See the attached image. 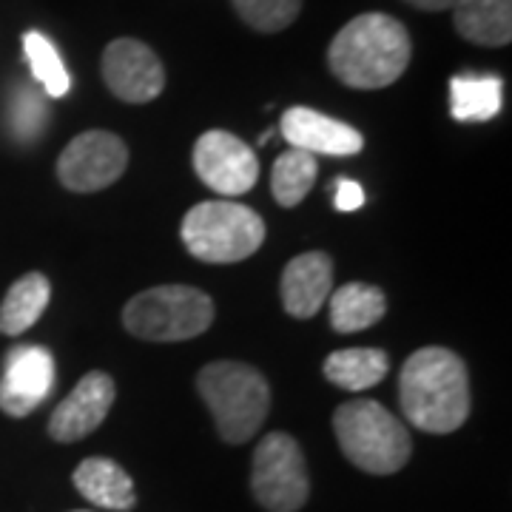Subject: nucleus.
Wrapping results in <instances>:
<instances>
[{"instance_id":"12","label":"nucleus","mask_w":512,"mask_h":512,"mask_svg":"<svg viewBox=\"0 0 512 512\" xmlns=\"http://www.w3.org/2000/svg\"><path fill=\"white\" fill-rule=\"evenodd\" d=\"M114 396H117V387L109 373L103 370L86 373L72 393L55 407L49 419V436L60 444L86 439L106 421L109 410L114 407Z\"/></svg>"},{"instance_id":"1","label":"nucleus","mask_w":512,"mask_h":512,"mask_svg":"<svg viewBox=\"0 0 512 512\" xmlns=\"http://www.w3.org/2000/svg\"><path fill=\"white\" fill-rule=\"evenodd\" d=\"M399 399L407 421L433 436H447L470 416V376L453 350L421 348L402 367Z\"/></svg>"},{"instance_id":"21","label":"nucleus","mask_w":512,"mask_h":512,"mask_svg":"<svg viewBox=\"0 0 512 512\" xmlns=\"http://www.w3.org/2000/svg\"><path fill=\"white\" fill-rule=\"evenodd\" d=\"M319 174V163L308 151L291 148L285 154H279L271 171V194L279 205L293 208L311 194L313 183Z\"/></svg>"},{"instance_id":"9","label":"nucleus","mask_w":512,"mask_h":512,"mask_svg":"<svg viewBox=\"0 0 512 512\" xmlns=\"http://www.w3.org/2000/svg\"><path fill=\"white\" fill-rule=\"evenodd\" d=\"M194 168L208 188L222 197L248 194L259 177V160L248 143L231 131H205L194 146Z\"/></svg>"},{"instance_id":"27","label":"nucleus","mask_w":512,"mask_h":512,"mask_svg":"<svg viewBox=\"0 0 512 512\" xmlns=\"http://www.w3.org/2000/svg\"><path fill=\"white\" fill-rule=\"evenodd\" d=\"M77 512H86V510H77Z\"/></svg>"},{"instance_id":"24","label":"nucleus","mask_w":512,"mask_h":512,"mask_svg":"<svg viewBox=\"0 0 512 512\" xmlns=\"http://www.w3.org/2000/svg\"><path fill=\"white\" fill-rule=\"evenodd\" d=\"M46 120H49V111L43 106V97L32 92L29 86L18 89L15 103H12V126L20 140H35L40 128L46 126Z\"/></svg>"},{"instance_id":"19","label":"nucleus","mask_w":512,"mask_h":512,"mask_svg":"<svg viewBox=\"0 0 512 512\" xmlns=\"http://www.w3.org/2000/svg\"><path fill=\"white\" fill-rule=\"evenodd\" d=\"M504 103V86L490 74H458L450 80V109L461 123L493 120Z\"/></svg>"},{"instance_id":"14","label":"nucleus","mask_w":512,"mask_h":512,"mask_svg":"<svg viewBox=\"0 0 512 512\" xmlns=\"http://www.w3.org/2000/svg\"><path fill=\"white\" fill-rule=\"evenodd\" d=\"M282 305L293 319H311L333 291V262L322 251H308L291 259L282 271Z\"/></svg>"},{"instance_id":"11","label":"nucleus","mask_w":512,"mask_h":512,"mask_svg":"<svg viewBox=\"0 0 512 512\" xmlns=\"http://www.w3.org/2000/svg\"><path fill=\"white\" fill-rule=\"evenodd\" d=\"M55 384L52 353L37 345L15 348L6 356V370L0 379V410L12 419L35 413Z\"/></svg>"},{"instance_id":"10","label":"nucleus","mask_w":512,"mask_h":512,"mask_svg":"<svg viewBox=\"0 0 512 512\" xmlns=\"http://www.w3.org/2000/svg\"><path fill=\"white\" fill-rule=\"evenodd\" d=\"M103 80L123 103H151L165 89L160 57L134 37H120L103 52Z\"/></svg>"},{"instance_id":"2","label":"nucleus","mask_w":512,"mask_h":512,"mask_svg":"<svg viewBox=\"0 0 512 512\" xmlns=\"http://www.w3.org/2000/svg\"><path fill=\"white\" fill-rule=\"evenodd\" d=\"M413 43L402 20L367 12L353 18L333 37L328 49V66L339 83L350 89H384L396 83L410 66Z\"/></svg>"},{"instance_id":"26","label":"nucleus","mask_w":512,"mask_h":512,"mask_svg":"<svg viewBox=\"0 0 512 512\" xmlns=\"http://www.w3.org/2000/svg\"><path fill=\"white\" fill-rule=\"evenodd\" d=\"M407 3L424 12H444V9H456L461 0H407Z\"/></svg>"},{"instance_id":"18","label":"nucleus","mask_w":512,"mask_h":512,"mask_svg":"<svg viewBox=\"0 0 512 512\" xmlns=\"http://www.w3.org/2000/svg\"><path fill=\"white\" fill-rule=\"evenodd\" d=\"M49 299H52V285L46 276L37 271L20 276L0 305V333L6 336L26 333L49 308Z\"/></svg>"},{"instance_id":"22","label":"nucleus","mask_w":512,"mask_h":512,"mask_svg":"<svg viewBox=\"0 0 512 512\" xmlns=\"http://www.w3.org/2000/svg\"><path fill=\"white\" fill-rule=\"evenodd\" d=\"M23 52L29 57V66L35 80L43 86V92L49 97H63L72 89V77L66 72L63 60L57 55V49L52 46L49 37H43L40 32H29L23 37Z\"/></svg>"},{"instance_id":"4","label":"nucleus","mask_w":512,"mask_h":512,"mask_svg":"<svg viewBox=\"0 0 512 512\" xmlns=\"http://www.w3.org/2000/svg\"><path fill=\"white\" fill-rule=\"evenodd\" d=\"M333 433L350 464L370 476L399 473L413 453L407 427L373 399L342 404L333 413Z\"/></svg>"},{"instance_id":"3","label":"nucleus","mask_w":512,"mask_h":512,"mask_svg":"<svg viewBox=\"0 0 512 512\" xmlns=\"http://www.w3.org/2000/svg\"><path fill=\"white\" fill-rule=\"evenodd\" d=\"M197 390L211 410L217 433L228 444H245L268 419V379L242 362H211L197 376Z\"/></svg>"},{"instance_id":"13","label":"nucleus","mask_w":512,"mask_h":512,"mask_svg":"<svg viewBox=\"0 0 512 512\" xmlns=\"http://www.w3.org/2000/svg\"><path fill=\"white\" fill-rule=\"evenodd\" d=\"M282 137L291 143V148L308 151L313 157L328 154V157H350L359 154L365 140L362 134L342 120H333L322 111L296 106L282 114Z\"/></svg>"},{"instance_id":"6","label":"nucleus","mask_w":512,"mask_h":512,"mask_svg":"<svg viewBox=\"0 0 512 512\" xmlns=\"http://www.w3.org/2000/svg\"><path fill=\"white\" fill-rule=\"evenodd\" d=\"M214 322V302L191 285H163L137 293L123 311V325L143 342H185Z\"/></svg>"},{"instance_id":"16","label":"nucleus","mask_w":512,"mask_h":512,"mask_svg":"<svg viewBox=\"0 0 512 512\" xmlns=\"http://www.w3.org/2000/svg\"><path fill=\"white\" fill-rule=\"evenodd\" d=\"M456 32L476 46H507L512 40V0H461L453 9Z\"/></svg>"},{"instance_id":"15","label":"nucleus","mask_w":512,"mask_h":512,"mask_svg":"<svg viewBox=\"0 0 512 512\" xmlns=\"http://www.w3.org/2000/svg\"><path fill=\"white\" fill-rule=\"evenodd\" d=\"M74 487L86 501H92L103 510L126 512L137 504L131 476L111 458H86L74 470Z\"/></svg>"},{"instance_id":"23","label":"nucleus","mask_w":512,"mask_h":512,"mask_svg":"<svg viewBox=\"0 0 512 512\" xmlns=\"http://www.w3.org/2000/svg\"><path fill=\"white\" fill-rule=\"evenodd\" d=\"M231 3L239 18L265 35L288 29L302 9V0H231Z\"/></svg>"},{"instance_id":"20","label":"nucleus","mask_w":512,"mask_h":512,"mask_svg":"<svg viewBox=\"0 0 512 512\" xmlns=\"http://www.w3.org/2000/svg\"><path fill=\"white\" fill-rule=\"evenodd\" d=\"M390 359L379 348H348L336 350L325 359V379L342 390H367L376 387L387 376Z\"/></svg>"},{"instance_id":"8","label":"nucleus","mask_w":512,"mask_h":512,"mask_svg":"<svg viewBox=\"0 0 512 512\" xmlns=\"http://www.w3.org/2000/svg\"><path fill=\"white\" fill-rule=\"evenodd\" d=\"M128 165L126 143L111 131H83L57 160V177L69 191L94 194L123 177Z\"/></svg>"},{"instance_id":"5","label":"nucleus","mask_w":512,"mask_h":512,"mask_svg":"<svg viewBox=\"0 0 512 512\" xmlns=\"http://www.w3.org/2000/svg\"><path fill=\"white\" fill-rule=\"evenodd\" d=\"M180 237L188 254L200 262L228 265L259 251L265 242V222L242 202L208 200L185 214Z\"/></svg>"},{"instance_id":"7","label":"nucleus","mask_w":512,"mask_h":512,"mask_svg":"<svg viewBox=\"0 0 512 512\" xmlns=\"http://www.w3.org/2000/svg\"><path fill=\"white\" fill-rule=\"evenodd\" d=\"M251 490L268 512H296L311 495L308 464L302 447L288 433H268L256 444Z\"/></svg>"},{"instance_id":"17","label":"nucleus","mask_w":512,"mask_h":512,"mask_svg":"<svg viewBox=\"0 0 512 512\" xmlns=\"http://www.w3.org/2000/svg\"><path fill=\"white\" fill-rule=\"evenodd\" d=\"M387 311V299L382 288L350 282L330 296V325L339 333H356V330L373 328Z\"/></svg>"},{"instance_id":"25","label":"nucleus","mask_w":512,"mask_h":512,"mask_svg":"<svg viewBox=\"0 0 512 512\" xmlns=\"http://www.w3.org/2000/svg\"><path fill=\"white\" fill-rule=\"evenodd\" d=\"M365 205V191L362 185L353 183V180H339L336 183V208L339 211H356Z\"/></svg>"}]
</instances>
